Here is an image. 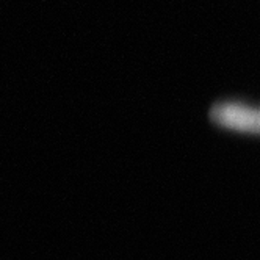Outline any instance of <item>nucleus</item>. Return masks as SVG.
<instances>
[{
	"mask_svg": "<svg viewBox=\"0 0 260 260\" xmlns=\"http://www.w3.org/2000/svg\"><path fill=\"white\" fill-rule=\"evenodd\" d=\"M210 119L222 128L260 135V108L255 107L240 102H221L212 107Z\"/></svg>",
	"mask_w": 260,
	"mask_h": 260,
	"instance_id": "obj_1",
	"label": "nucleus"
}]
</instances>
